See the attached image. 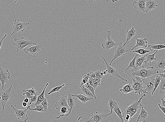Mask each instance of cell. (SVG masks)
<instances>
[{
    "instance_id": "6da1fadb",
    "label": "cell",
    "mask_w": 165,
    "mask_h": 122,
    "mask_svg": "<svg viewBox=\"0 0 165 122\" xmlns=\"http://www.w3.org/2000/svg\"><path fill=\"white\" fill-rule=\"evenodd\" d=\"M146 97V94L144 93L139 99H137V100L130 105H128L125 108L123 112L122 113L123 119L124 122L130 121L132 120V117L135 114L139 112L141 109L140 105L141 101L144 97Z\"/></svg>"
},
{
    "instance_id": "7a4b0ae2",
    "label": "cell",
    "mask_w": 165,
    "mask_h": 122,
    "mask_svg": "<svg viewBox=\"0 0 165 122\" xmlns=\"http://www.w3.org/2000/svg\"><path fill=\"white\" fill-rule=\"evenodd\" d=\"M158 70L156 69L155 70L154 67L150 66L146 68L143 66L140 67V69H138L137 70L135 71L132 73V76H138L145 79L152 76L155 74H158Z\"/></svg>"
},
{
    "instance_id": "3957f363",
    "label": "cell",
    "mask_w": 165,
    "mask_h": 122,
    "mask_svg": "<svg viewBox=\"0 0 165 122\" xmlns=\"http://www.w3.org/2000/svg\"><path fill=\"white\" fill-rule=\"evenodd\" d=\"M133 80L132 86L134 88L135 95H139L143 93L148 94L146 91L145 87L143 86L144 79L137 76L135 79L131 78Z\"/></svg>"
},
{
    "instance_id": "277c9868",
    "label": "cell",
    "mask_w": 165,
    "mask_h": 122,
    "mask_svg": "<svg viewBox=\"0 0 165 122\" xmlns=\"http://www.w3.org/2000/svg\"><path fill=\"white\" fill-rule=\"evenodd\" d=\"M14 40V42L13 44L16 46L15 49H17V52L19 50H23L26 47L31 44H34L35 45H37L36 43L30 41L26 38H24L23 37L20 38H15Z\"/></svg>"
},
{
    "instance_id": "5b68a950",
    "label": "cell",
    "mask_w": 165,
    "mask_h": 122,
    "mask_svg": "<svg viewBox=\"0 0 165 122\" xmlns=\"http://www.w3.org/2000/svg\"><path fill=\"white\" fill-rule=\"evenodd\" d=\"M12 87L13 85H11L7 90L4 91L0 93V101L1 103L2 109L3 110L5 109L6 104L12 97L11 91Z\"/></svg>"
},
{
    "instance_id": "8992f818",
    "label": "cell",
    "mask_w": 165,
    "mask_h": 122,
    "mask_svg": "<svg viewBox=\"0 0 165 122\" xmlns=\"http://www.w3.org/2000/svg\"><path fill=\"white\" fill-rule=\"evenodd\" d=\"M126 46L124 45L122 43V42H120V44L118 45V47H114V58L110 62V65H111V64L116 59L124 55L126 53L129 52L131 51V50H128L126 49Z\"/></svg>"
},
{
    "instance_id": "52a82bcc",
    "label": "cell",
    "mask_w": 165,
    "mask_h": 122,
    "mask_svg": "<svg viewBox=\"0 0 165 122\" xmlns=\"http://www.w3.org/2000/svg\"><path fill=\"white\" fill-rule=\"evenodd\" d=\"M113 112H111L109 113H101L96 112L95 113L89 115L90 118L89 121H86L91 122H103L106 118L111 115Z\"/></svg>"
},
{
    "instance_id": "ba28073f",
    "label": "cell",
    "mask_w": 165,
    "mask_h": 122,
    "mask_svg": "<svg viewBox=\"0 0 165 122\" xmlns=\"http://www.w3.org/2000/svg\"><path fill=\"white\" fill-rule=\"evenodd\" d=\"M29 22L23 23L20 22L19 19H16L13 26V32L11 34V35H13L15 34L23 32L25 30L26 26L29 25Z\"/></svg>"
},
{
    "instance_id": "9c48e42d",
    "label": "cell",
    "mask_w": 165,
    "mask_h": 122,
    "mask_svg": "<svg viewBox=\"0 0 165 122\" xmlns=\"http://www.w3.org/2000/svg\"><path fill=\"white\" fill-rule=\"evenodd\" d=\"M111 32L109 31L107 34L106 35L107 39L103 43L101 44L102 47L106 50H108L112 48L116 47V45H118L119 43H114L113 40L111 38Z\"/></svg>"
},
{
    "instance_id": "30bf717a",
    "label": "cell",
    "mask_w": 165,
    "mask_h": 122,
    "mask_svg": "<svg viewBox=\"0 0 165 122\" xmlns=\"http://www.w3.org/2000/svg\"><path fill=\"white\" fill-rule=\"evenodd\" d=\"M10 73L8 70H4L0 67V82L1 83L2 89L4 91V86L5 83L9 84V80L10 78Z\"/></svg>"
},
{
    "instance_id": "8fae6325",
    "label": "cell",
    "mask_w": 165,
    "mask_h": 122,
    "mask_svg": "<svg viewBox=\"0 0 165 122\" xmlns=\"http://www.w3.org/2000/svg\"><path fill=\"white\" fill-rule=\"evenodd\" d=\"M101 57L103 59L106 66V70H107V73L111 76H114L116 78H117L121 79L122 80H124L128 82V80L124 79L120 76V73L118 71L114 69L113 67H111L108 63L106 60V59L103 58V56H101Z\"/></svg>"
},
{
    "instance_id": "7c38bea8",
    "label": "cell",
    "mask_w": 165,
    "mask_h": 122,
    "mask_svg": "<svg viewBox=\"0 0 165 122\" xmlns=\"http://www.w3.org/2000/svg\"><path fill=\"white\" fill-rule=\"evenodd\" d=\"M16 106H17L16 105L11 106L13 112L15 114L16 117L18 119H21L22 121H24L29 118L27 114V109H25L23 110L17 109L15 108Z\"/></svg>"
},
{
    "instance_id": "4fadbf2b",
    "label": "cell",
    "mask_w": 165,
    "mask_h": 122,
    "mask_svg": "<svg viewBox=\"0 0 165 122\" xmlns=\"http://www.w3.org/2000/svg\"><path fill=\"white\" fill-rule=\"evenodd\" d=\"M143 84L145 86L146 91L148 93H152L155 86L154 79L151 76L144 79Z\"/></svg>"
},
{
    "instance_id": "5bb4252c",
    "label": "cell",
    "mask_w": 165,
    "mask_h": 122,
    "mask_svg": "<svg viewBox=\"0 0 165 122\" xmlns=\"http://www.w3.org/2000/svg\"><path fill=\"white\" fill-rule=\"evenodd\" d=\"M77 97L72 95L71 93L69 94L67 97V103L68 106L70 108V111L69 113L64 115V117H68L71 113L72 109L74 108L77 102Z\"/></svg>"
},
{
    "instance_id": "9a60e30c",
    "label": "cell",
    "mask_w": 165,
    "mask_h": 122,
    "mask_svg": "<svg viewBox=\"0 0 165 122\" xmlns=\"http://www.w3.org/2000/svg\"><path fill=\"white\" fill-rule=\"evenodd\" d=\"M54 106L58 111H60L62 108L63 107H66L70 108L68 104L67 97L62 94L59 100L56 102Z\"/></svg>"
},
{
    "instance_id": "2e32d148",
    "label": "cell",
    "mask_w": 165,
    "mask_h": 122,
    "mask_svg": "<svg viewBox=\"0 0 165 122\" xmlns=\"http://www.w3.org/2000/svg\"><path fill=\"white\" fill-rule=\"evenodd\" d=\"M41 47V45H36L35 46H30L27 48H25L23 50L26 53H29L31 55H33V57L35 58L36 55L39 52Z\"/></svg>"
},
{
    "instance_id": "e0dca14e",
    "label": "cell",
    "mask_w": 165,
    "mask_h": 122,
    "mask_svg": "<svg viewBox=\"0 0 165 122\" xmlns=\"http://www.w3.org/2000/svg\"><path fill=\"white\" fill-rule=\"evenodd\" d=\"M146 0H138L132 4V6L135 9L141 12L146 13Z\"/></svg>"
},
{
    "instance_id": "ac0fdd59",
    "label": "cell",
    "mask_w": 165,
    "mask_h": 122,
    "mask_svg": "<svg viewBox=\"0 0 165 122\" xmlns=\"http://www.w3.org/2000/svg\"><path fill=\"white\" fill-rule=\"evenodd\" d=\"M135 38L136 40V44L135 46L132 49L131 51L134 50L137 47H144L145 48L147 47L148 43L147 38H138L135 37Z\"/></svg>"
},
{
    "instance_id": "d6986e66",
    "label": "cell",
    "mask_w": 165,
    "mask_h": 122,
    "mask_svg": "<svg viewBox=\"0 0 165 122\" xmlns=\"http://www.w3.org/2000/svg\"><path fill=\"white\" fill-rule=\"evenodd\" d=\"M140 105L141 107V109L140 110V114L138 117L137 122H146L147 118L148 113L146 110L144 109L143 105L141 103Z\"/></svg>"
},
{
    "instance_id": "ffe728a7",
    "label": "cell",
    "mask_w": 165,
    "mask_h": 122,
    "mask_svg": "<svg viewBox=\"0 0 165 122\" xmlns=\"http://www.w3.org/2000/svg\"><path fill=\"white\" fill-rule=\"evenodd\" d=\"M157 2L154 0H146V13H148V12L152 10L156 9L158 5L157 4Z\"/></svg>"
},
{
    "instance_id": "44dd1931",
    "label": "cell",
    "mask_w": 165,
    "mask_h": 122,
    "mask_svg": "<svg viewBox=\"0 0 165 122\" xmlns=\"http://www.w3.org/2000/svg\"><path fill=\"white\" fill-rule=\"evenodd\" d=\"M136 30L134 27H131L130 30L127 29L126 31V41L123 44L124 45L126 46V44L128 45L130 40L136 35Z\"/></svg>"
},
{
    "instance_id": "7402d4cb",
    "label": "cell",
    "mask_w": 165,
    "mask_h": 122,
    "mask_svg": "<svg viewBox=\"0 0 165 122\" xmlns=\"http://www.w3.org/2000/svg\"><path fill=\"white\" fill-rule=\"evenodd\" d=\"M155 66L156 70H164L165 67V59L164 58H159L158 60H157Z\"/></svg>"
},
{
    "instance_id": "603a6c76",
    "label": "cell",
    "mask_w": 165,
    "mask_h": 122,
    "mask_svg": "<svg viewBox=\"0 0 165 122\" xmlns=\"http://www.w3.org/2000/svg\"><path fill=\"white\" fill-rule=\"evenodd\" d=\"M71 95H73V96L77 97V99H79L82 103H85L88 101L93 100L94 98L93 97H86L85 95H82V94H71Z\"/></svg>"
},
{
    "instance_id": "cb8c5ba5",
    "label": "cell",
    "mask_w": 165,
    "mask_h": 122,
    "mask_svg": "<svg viewBox=\"0 0 165 122\" xmlns=\"http://www.w3.org/2000/svg\"><path fill=\"white\" fill-rule=\"evenodd\" d=\"M132 85V84L130 83L124 85L123 87L122 88L120 89L118 92H121L122 93L126 94L132 92V91H134Z\"/></svg>"
},
{
    "instance_id": "d4e9b609",
    "label": "cell",
    "mask_w": 165,
    "mask_h": 122,
    "mask_svg": "<svg viewBox=\"0 0 165 122\" xmlns=\"http://www.w3.org/2000/svg\"><path fill=\"white\" fill-rule=\"evenodd\" d=\"M148 54H147L143 55L140 58L138 57L137 58L135 62V66L138 69V68L139 67H141L143 66L142 64H144V61L146 60L147 56Z\"/></svg>"
},
{
    "instance_id": "484cf974",
    "label": "cell",
    "mask_w": 165,
    "mask_h": 122,
    "mask_svg": "<svg viewBox=\"0 0 165 122\" xmlns=\"http://www.w3.org/2000/svg\"><path fill=\"white\" fill-rule=\"evenodd\" d=\"M80 89L85 96L90 97H93V98L95 99H97V97H94L91 91L89 90H88V88H86V87L84 86V85H82L81 87H80Z\"/></svg>"
},
{
    "instance_id": "4316f807",
    "label": "cell",
    "mask_w": 165,
    "mask_h": 122,
    "mask_svg": "<svg viewBox=\"0 0 165 122\" xmlns=\"http://www.w3.org/2000/svg\"><path fill=\"white\" fill-rule=\"evenodd\" d=\"M49 85V83H46L45 87L42 92L39 96L38 97V98L37 101L35 103V106L37 105L41 104V103L44 100V97H45V92L46 88L48 85Z\"/></svg>"
},
{
    "instance_id": "83f0119b",
    "label": "cell",
    "mask_w": 165,
    "mask_h": 122,
    "mask_svg": "<svg viewBox=\"0 0 165 122\" xmlns=\"http://www.w3.org/2000/svg\"><path fill=\"white\" fill-rule=\"evenodd\" d=\"M139 55V54L137 53L135 55L132 60L130 62L129 65H128V66L127 67V68L125 70V73H126V74L127 72V71L131 68H134L135 71L137 70L138 68H137L136 67L135 62L136 58L138 57Z\"/></svg>"
},
{
    "instance_id": "f1b7e54d",
    "label": "cell",
    "mask_w": 165,
    "mask_h": 122,
    "mask_svg": "<svg viewBox=\"0 0 165 122\" xmlns=\"http://www.w3.org/2000/svg\"><path fill=\"white\" fill-rule=\"evenodd\" d=\"M158 50L156 51V52H154V53L150 54H149L147 56V58L146 60L144 61V64H147V63L149 62V63L150 66H151V63L152 61L154 60H157V59L155 58V55L156 53H158Z\"/></svg>"
},
{
    "instance_id": "f546056e",
    "label": "cell",
    "mask_w": 165,
    "mask_h": 122,
    "mask_svg": "<svg viewBox=\"0 0 165 122\" xmlns=\"http://www.w3.org/2000/svg\"><path fill=\"white\" fill-rule=\"evenodd\" d=\"M148 47L149 49L151 50V51H152L153 50L156 51L157 50L165 49V45L149 44V45Z\"/></svg>"
},
{
    "instance_id": "4dcf8cb0",
    "label": "cell",
    "mask_w": 165,
    "mask_h": 122,
    "mask_svg": "<svg viewBox=\"0 0 165 122\" xmlns=\"http://www.w3.org/2000/svg\"><path fill=\"white\" fill-rule=\"evenodd\" d=\"M113 111L115 112L119 118L120 120L122 122H124L123 119L122 112L120 109V107L118 104L114 107L113 109Z\"/></svg>"
},
{
    "instance_id": "1f68e13d",
    "label": "cell",
    "mask_w": 165,
    "mask_h": 122,
    "mask_svg": "<svg viewBox=\"0 0 165 122\" xmlns=\"http://www.w3.org/2000/svg\"><path fill=\"white\" fill-rule=\"evenodd\" d=\"M27 109L30 111H36L40 112H45L44 110V107L41 104L36 106L35 108H31L30 106H28Z\"/></svg>"
},
{
    "instance_id": "d6a6232c",
    "label": "cell",
    "mask_w": 165,
    "mask_h": 122,
    "mask_svg": "<svg viewBox=\"0 0 165 122\" xmlns=\"http://www.w3.org/2000/svg\"><path fill=\"white\" fill-rule=\"evenodd\" d=\"M117 104V103L114 99L110 98L109 101L107 106L108 108L110 110L111 112H113L114 108Z\"/></svg>"
},
{
    "instance_id": "836d02e7",
    "label": "cell",
    "mask_w": 165,
    "mask_h": 122,
    "mask_svg": "<svg viewBox=\"0 0 165 122\" xmlns=\"http://www.w3.org/2000/svg\"><path fill=\"white\" fill-rule=\"evenodd\" d=\"M162 77L160 76H156L155 77V78L154 79L155 81V86L153 89V91L152 93V95H153L154 93L156 91V89L158 88V85H159L160 82H161V80Z\"/></svg>"
},
{
    "instance_id": "e575fe53",
    "label": "cell",
    "mask_w": 165,
    "mask_h": 122,
    "mask_svg": "<svg viewBox=\"0 0 165 122\" xmlns=\"http://www.w3.org/2000/svg\"><path fill=\"white\" fill-rule=\"evenodd\" d=\"M160 93L165 92V79L162 77L159 85L158 87Z\"/></svg>"
},
{
    "instance_id": "d590c367",
    "label": "cell",
    "mask_w": 165,
    "mask_h": 122,
    "mask_svg": "<svg viewBox=\"0 0 165 122\" xmlns=\"http://www.w3.org/2000/svg\"><path fill=\"white\" fill-rule=\"evenodd\" d=\"M60 111L59 114H61V115L57 117L58 118H60L61 117H63L64 115L67 114V113L70 111V108L66 107H62Z\"/></svg>"
},
{
    "instance_id": "8d00e7d4",
    "label": "cell",
    "mask_w": 165,
    "mask_h": 122,
    "mask_svg": "<svg viewBox=\"0 0 165 122\" xmlns=\"http://www.w3.org/2000/svg\"><path fill=\"white\" fill-rule=\"evenodd\" d=\"M150 52L151 50H146L142 48H139L138 50H133L132 51V52H136L137 53L141 55L142 56L148 54V53Z\"/></svg>"
},
{
    "instance_id": "74e56055",
    "label": "cell",
    "mask_w": 165,
    "mask_h": 122,
    "mask_svg": "<svg viewBox=\"0 0 165 122\" xmlns=\"http://www.w3.org/2000/svg\"><path fill=\"white\" fill-rule=\"evenodd\" d=\"M89 77V73H88L87 74L83 75V77H82V78L81 81V82H80V84L79 85L80 88L82 86V85H85L88 82Z\"/></svg>"
},
{
    "instance_id": "f35d334b",
    "label": "cell",
    "mask_w": 165,
    "mask_h": 122,
    "mask_svg": "<svg viewBox=\"0 0 165 122\" xmlns=\"http://www.w3.org/2000/svg\"><path fill=\"white\" fill-rule=\"evenodd\" d=\"M84 86H85L86 88H88V90H89L90 91H91L92 94H93L94 97H96L95 94V88H94V87H92L91 86V85H90L88 81V82L86 83V84L84 85Z\"/></svg>"
},
{
    "instance_id": "ab89813d",
    "label": "cell",
    "mask_w": 165,
    "mask_h": 122,
    "mask_svg": "<svg viewBox=\"0 0 165 122\" xmlns=\"http://www.w3.org/2000/svg\"><path fill=\"white\" fill-rule=\"evenodd\" d=\"M65 85V84L64 83V84H62L61 86L56 87H55V88H52L51 90L50 91V92L48 93V95H50L52 93L57 92V91H59L60 89L63 88Z\"/></svg>"
},
{
    "instance_id": "60d3db41",
    "label": "cell",
    "mask_w": 165,
    "mask_h": 122,
    "mask_svg": "<svg viewBox=\"0 0 165 122\" xmlns=\"http://www.w3.org/2000/svg\"><path fill=\"white\" fill-rule=\"evenodd\" d=\"M41 104L43 106L44 110L45 112H47L48 110V107L49 106V104L48 103L47 99L45 97H44V100L42 102Z\"/></svg>"
},
{
    "instance_id": "b9f144b4",
    "label": "cell",
    "mask_w": 165,
    "mask_h": 122,
    "mask_svg": "<svg viewBox=\"0 0 165 122\" xmlns=\"http://www.w3.org/2000/svg\"><path fill=\"white\" fill-rule=\"evenodd\" d=\"M22 92H28V93L31 94L33 95H35L37 94V91H36L35 89L33 88H32L31 89H27L26 90H23L22 91Z\"/></svg>"
},
{
    "instance_id": "7bdbcfd3",
    "label": "cell",
    "mask_w": 165,
    "mask_h": 122,
    "mask_svg": "<svg viewBox=\"0 0 165 122\" xmlns=\"http://www.w3.org/2000/svg\"><path fill=\"white\" fill-rule=\"evenodd\" d=\"M88 0H80V1H79V3H78V4H79L80 6L82 5H88ZM91 1H93L94 2H96V0H91ZM108 1V0H106V1Z\"/></svg>"
},
{
    "instance_id": "ee69618b",
    "label": "cell",
    "mask_w": 165,
    "mask_h": 122,
    "mask_svg": "<svg viewBox=\"0 0 165 122\" xmlns=\"http://www.w3.org/2000/svg\"><path fill=\"white\" fill-rule=\"evenodd\" d=\"M38 97L37 94L33 95L31 99H30L29 105H31L32 103H35L37 101Z\"/></svg>"
},
{
    "instance_id": "f6af8a7d",
    "label": "cell",
    "mask_w": 165,
    "mask_h": 122,
    "mask_svg": "<svg viewBox=\"0 0 165 122\" xmlns=\"http://www.w3.org/2000/svg\"><path fill=\"white\" fill-rule=\"evenodd\" d=\"M96 76L97 78L98 79H102L104 75L103 74L102 72L100 70L96 71L95 72Z\"/></svg>"
},
{
    "instance_id": "bcb514c9",
    "label": "cell",
    "mask_w": 165,
    "mask_h": 122,
    "mask_svg": "<svg viewBox=\"0 0 165 122\" xmlns=\"http://www.w3.org/2000/svg\"><path fill=\"white\" fill-rule=\"evenodd\" d=\"M101 79L96 78L95 80H94V88H96L98 86H100V81H101Z\"/></svg>"
},
{
    "instance_id": "7dc6e473",
    "label": "cell",
    "mask_w": 165,
    "mask_h": 122,
    "mask_svg": "<svg viewBox=\"0 0 165 122\" xmlns=\"http://www.w3.org/2000/svg\"><path fill=\"white\" fill-rule=\"evenodd\" d=\"M22 94L23 95H25L26 98H29V100L30 99L32 96L33 95L28 92H25V93H23Z\"/></svg>"
},
{
    "instance_id": "c3c4849f",
    "label": "cell",
    "mask_w": 165,
    "mask_h": 122,
    "mask_svg": "<svg viewBox=\"0 0 165 122\" xmlns=\"http://www.w3.org/2000/svg\"><path fill=\"white\" fill-rule=\"evenodd\" d=\"M89 77L93 79V80H95V79L97 78L95 73L94 72H91L89 73Z\"/></svg>"
},
{
    "instance_id": "681fc988",
    "label": "cell",
    "mask_w": 165,
    "mask_h": 122,
    "mask_svg": "<svg viewBox=\"0 0 165 122\" xmlns=\"http://www.w3.org/2000/svg\"><path fill=\"white\" fill-rule=\"evenodd\" d=\"M88 82H89V84L91 86L94 87V82L93 79H91L90 77H89V78L88 79Z\"/></svg>"
},
{
    "instance_id": "f907efd6",
    "label": "cell",
    "mask_w": 165,
    "mask_h": 122,
    "mask_svg": "<svg viewBox=\"0 0 165 122\" xmlns=\"http://www.w3.org/2000/svg\"><path fill=\"white\" fill-rule=\"evenodd\" d=\"M158 105L160 109L161 110V111L164 113L165 115V108L164 106H162V105H161L160 103H158Z\"/></svg>"
},
{
    "instance_id": "816d5d0a",
    "label": "cell",
    "mask_w": 165,
    "mask_h": 122,
    "mask_svg": "<svg viewBox=\"0 0 165 122\" xmlns=\"http://www.w3.org/2000/svg\"><path fill=\"white\" fill-rule=\"evenodd\" d=\"M7 34H5L4 36L3 37V38H2V39L1 40H0V49H1V48L3 42V41L5 39L6 37H7Z\"/></svg>"
},
{
    "instance_id": "f5cc1de1",
    "label": "cell",
    "mask_w": 165,
    "mask_h": 122,
    "mask_svg": "<svg viewBox=\"0 0 165 122\" xmlns=\"http://www.w3.org/2000/svg\"><path fill=\"white\" fill-rule=\"evenodd\" d=\"M60 118H58L57 117L55 119H54L53 118H52L51 122H63V121H61V119H60Z\"/></svg>"
},
{
    "instance_id": "db71d44e",
    "label": "cell",
    "mask_w": 165,
    "mask_h": 122,
    "mask_svg": "<svg viewBox=\"0 0 165 122\" xmlns=\"http://www.w3.org/2000/svg\"><path fill=\"white\" fill-rule=\"evenodd\" d=\"M161 94L162 95L161 98L165 101V92L161 93Z\"/></svg>"
},
{
    "instance_id": "11a10c76",
    "label": "cell",
    "mask_w": 165,
    "mask_h": 122,
    "mask_svg": "<svg viewBox=\"0 0 165 122\" xmlns=\"http://www.w3.org/2000/svg\"><path fill=\"white\" fill-rule=\"evenodd\" d=\"M22 106L24 108V109H25V108L27 107L28 105V103H27L25 102H23L22 103Z\"/></svg>"
},
{
    "instance_id": "9f6ffc18",
    "label": "cell",
    "mask_w": 165,
    "mask_h": 122,
    "mask_svg": "<svg viewBox=\"0 0 165 122\" xmlns=\"http://www.w3.org/2000/svg\"><path fill=\"white\" fill-rule=\"evenodd\" d=\"M162 106L165 108V101L161 98Z\"/></svg>"
},
{
    "instance_id": "6f0895ef",
    "label": "cell",
    "mask_w": 165,
    "mask_h": 122,
    "mask_svg": "<svg viewBox=\"0 0 165 122\" xmlns=\"http://www.w3.org/2000/svg\"><path fill=\"white\" fill-rule=\"evenodd\" d=\"M29 99L28 98H25V99H24V102H25L27 103H29Z\"/></svg>"
},
{
    "instance_id": "680465c9",
    "label": "cell",
    "mask_w": 165,
    "mask_h": 122,
    "mask_svg": "<svg viewBox=\"0 0 165 122\" xmlns=\"http://www.w3.org/2000/svg\"><path fill=\"white\" fill-rule=\"evenodd\" d=\"M102 73H103V74L104 76H106V74H107V70H105L103 71V72H102Z\"/></svg>"
},
{
    "instance_id": "91938a15",
    "label": "cell",
    "mask_w": 165,
    "mask_h": 122,
    "mask_svg": "<svg viewBox=\"0 0 165 122\" xmlns=\"http://www.w3.org/2000/svg\"><path fill=\"white\" fill-rule=\"evenodd\" d=\"M160 76H161L163 78L165 79V73H164V74H160Z\"/></svg>"
},
{
    "instance_id": "94428289",
    "label": "cell",
    "mask_w": 165,
    "mask_h": 122,
    "mask_svg": "<svg viewBox=\"0 0 165 122\" xmlns=\"http://www.w3.org/2000/svg\"><path fill=\"white\" fill-rule=\"evenodd\" d=\"M29 118H27V119H26L25 120H24V121H19V122H27L28 121V120H29Z\"/></svg>"
},
{
    "instance_id": "6125c7cd",
    "label": "cell",
    "mask_w": 165,
    "mask_h": 122,
    "mask_svg": "<svg viewBox=\"0 0 165 122\" xmlns=\"http://www.w3.org/2000/svg\"><path fill=\"white\" fill-rule=\"evenodd\" d=\"M118 1H119V0H112V3H114V2Z\"/></svg>"
},
{
    "instance_id": "be15d7a7",
    "label": "cell",
    "mask_w": 165,
    "mask_h": 122,
    "mask_svg": "<svg viewBox=\"0 0 165 122\" xmlns=\"http://www.w3.org/2000/svg\"><path fill=\"white\" fill-rule=\"evenodd\" d=\"M163 73H165V68H164V70H163Z\"/></svg>"
},
{
    "instance_id": "e7e4bbea",
    "label": "cell",
    "mask_w": 165,
    "mask_h": 122,
    "mask_svg": "<svg viewBox=\"0 0 165 122\" xmlns=\"http://www.w3.org/2000/svg\"><path fill=\"white\" fill-rule=\"evenodd\" d=\"M18 0H15V2L16 3L17 2V1Z\"/></svg>"
}]
</instances>
